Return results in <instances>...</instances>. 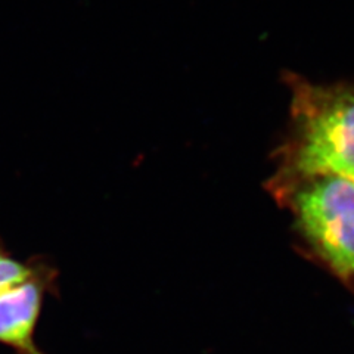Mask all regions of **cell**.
<instances>
[{
	"label": "cell",
	"mask_w": 354,
	"mask_h": 354,
	"mask_svg": "<svg viewBox=\"0 0 354 354\" xmlns=\"http://www.w3.org/2000/svg\"><path fill=\"white\" fill-rule=\"evenodd\" d=\"M291 92V133L276 152L274 174H354V84H316L285 74Z\"/></svg>",
	"instance_id": "1"
},
{
	"label": "cell",
	"mask_w": 354,
	"mask_h": 354,
	"mask_svg": "<svg viewBox=\"0 0 354 354\" xmlns=\"http://www.w3.org/2000/svg\"><path fill=\"white\" fill-rule=\"evenodd\" d=\"M266 189L294 217V225L341 281L354 279V180L338 173L273 174Z\"/></svg>",
	"instance_id": "2"
},
{
	"label": "cell",
	"mask_w": 354,
	"mask_h": 354,
	"mask_svg": "<svg viewBox=\"0 0 354 354\" xmlns=\"http://www.w3.org/2000/svg\"><path fill=\"white\" fill-rule=\"evenodd\" d=\"M58 270L44 259L28 278L0 292V344L15 354H46L36 342L44 298L58 294Z\"/></svg>",
	"instance_id": "3"
},
{
	"label": "cell",
	"mask_w": 354,
	"mask_h": 354,
	"mask_svg": "<svg viewBox=\"0 0 354 354\" xmlns=\"http://www.w3.org/2000/svg\"><path fill=\"white\" fill-rule=\"evenodd\" d=\"M39 260L40 257H32L27 261L15 259L0 239V292L28 278L36 270Z\"/></svg>",
	"instance_id": "4"
},
{
	"label": "cell",
	"mask_w": 354,
	"mask_h": 354,
	"mask_svg": "<svg viewBox=\"0 0 354 354\" xmlns=\"http://www.w3.org/2000/svg\"><path fill=\"white\" fill-rule=\"evenodd\" d=\"M350 179H351V180H354V174H353V176H350Z\"/></svg>",
	"instance_id": "5"
}]
</instances>
